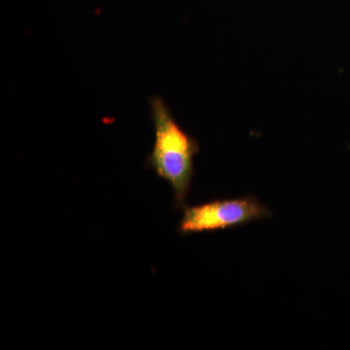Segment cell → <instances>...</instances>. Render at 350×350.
Here are the masks:
<instances>
[{"instance_id":"1","label":"cell","mask_w":350,"mask_h":350,"mask_svg":"<svg viewBox=\"0 0 350 350\" xmlns=\"http://www.w3.org/2000/svg\"><path fill=\"white\" fill-rule=\"evenodd\" d=\"M155 140L147 156L146 167L172 186L176 209L186 206L195 174V157L200 153L197 139L175 120L161 96L149 100Z\"/></svg>"},{"instance_id":"2","label":"cell","mask_w":350,"mask_h":350,"mask_svg":"<svg viewBox=\"0 0 350 350\" xmlns=\"http://www.w3.org/2000/svg\"><path fill=\"white\" fill-rule=\"evenodd\" d=\"M271 209L253 196L237 199L214 200L185 206L178 225L181 236L232 229L271 217Z\"/></svg>"}]
</instances>
